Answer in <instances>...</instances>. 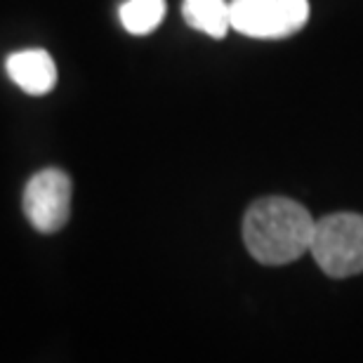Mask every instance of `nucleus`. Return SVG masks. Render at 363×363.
<instances>
[{"label":"nucleus","instance_id":"nucleus-1","mask_svg":"<svg viewBox=\"0 0 363 363\" xmlns=\"http://www.w3.org/2000/svg\"><path fill=\"white\" fill-rule=\"evenodd\" d=\"M314 222L300 203L281 196L259 199L243 217V243L259 264H290L309 252Z\"/></svg>","mask_w":363,"mask_h":363},{"label":"nucleus","instance_id":"nucleus-2","mask_svg":"<svg viewBox=\"0 0 363 363\" xmlns=\"http://www.w3.org/2000/svg\"><path fill=\"white\" fill-rule=\"evenodd\" d=\"M311 257L333 279L363 272V215L335 213L314 222Z\"/></svg>","mask_w":363,"mask_h":363},{"label":"nucleus","instance_id":"nucleus-3","mask_svg":"<svg viewBox=\"0 0 363 363\" xmlns=\"http://www.w3.org/2000/svg\"><path fill=\"white\" fill-rule=\"evenodd\" d=\"M229 19L248 38H288L309 21V0H231Z\"/></svg>","mask_w":363,"mask_h":363},{"label":"nucleus","instance_id":"nucleus-4","mask_svg":"<svg viewBox=\"0 0 363 363\" xmlns=\"http://www.w3.org/2000/svg\"><path fill=\"white\" fill-rule=\"evenodd\" d=\"M24 215L40 234H55L71 213V177L60 168H45L28 179L24 189Z\"/></svg>","mask_w":363,"mask_h":363},{"label":"nucleus","instance_id":"nucleus-5","mask_svg":"<svg viewBox=\"0 0 363 363\" xmlns=\"http://www.w3.org/2000/svg\"><path fill=\"white\" fill-rule=\"evenodd\" d=\"M5 71L26 94H48L57 83V67L45 50H21L10 55Z\"/></svg>","mask_w":363,"mask_h":363},{"label":"nucleus","instance_id":"nucleus-6","mask_svg":"<svg viewBox=\"0 0 363 363\" xmlns=\"http://www.w3.org/2000/svg\"><path fill=\"white\" fill-rule=\"evenodd\" d=\"M182 14L189 26L210 38H224L231 28L227 0H184Z\"/></svg>","mask_w":363,"mask_h":363},{"label":"nucleus","instance_id":"nucleus-7","mask_svg":"<svg viewBox=\"0 0 363 363\" xmlns=\"http://www.w3.org/2000/svg\"><path fill=\"white\" fill-rule=\"evenodd\" d=\"M118 17L128 33H151L165 17V0H125Z\"/></svg>","mask_w":363,"mask_h":363}]
</instances>
